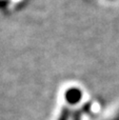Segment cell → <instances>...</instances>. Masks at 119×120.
Instances as JSON below:
<instances>
[{
    "instance_id": "3",
    "label": "cell",
    "mask_w": 119,
    "mask_h": 120,
    "mask_svg": "<svg viewBox=\"0 0 119 120\" xmlns=\"http://www.w3.org/2000/svg\"><path fill=\"white\" fill-rule=\"evenodd\" d=\"M73 120H81V119H80V115H79V112H75V113H74Z\"/></svg>"
},
{
    "instance_id": "2",
    "label": "cell",
    "mask_w": 119,
    "mask_h": 120,
    "mask_svg": "<svg viewBox=\"0 0 119 120\" xmlns=\"http://www.w3.org/2000/svg\"><path fill=\"white\" fill-rule=\"evenodd\" d=\"M70 115H71L70 110L67 108H64L62 110V112H61V114H60V116H59L58 120H69L70 119Z\"/></svg>"
},
{
    "instance_id": "1",
    "label": "cell",
    "mask_w": 119,
    "mask_h": 120,
    "mask_svg": "<svg viewBox=\"0 0 119 120\" xmlns=\"http://www.w3.org/2000/svg\"><path fill=\"white\" fill-rule=\"evenodd\" d=\"M82 98V92L78 87H70L67 92L64 93V99L71 105L79 103Z\"/></svg>"
},
{
    "instance_id": "4",
    "label": "cell",
    "mask_w": 119,
    "mask_h": 120,
    "mask_svg": "<svg viewBox=\"0 0 119 120\" xmlns=\"http://www.w3.org/2000/svg\"><path fill=\"white\" fill-rule=\"evenodd\" d=\"M113 120H117V119H116V118H115V119H113Z\"/></svg>"
}]
</instances>
